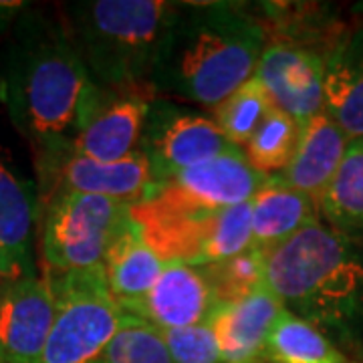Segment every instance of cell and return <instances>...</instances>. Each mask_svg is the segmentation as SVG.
<instances>
[{
  "label": "cell",
  "instance_id": "obj_1",
  "mask_svg": "<svg viewBox=\"0 0 363 363\" xmlns=\"http://www.w3.org/2000/svg\"><path fill=\"white\" fill-rule=\"evenodd\" d=\"M2 95L13 123L35 150L37 169L69 156L109 97L91 79L65 25L39 13L16 25Z\"/></svg>",
  "mask_w": 363,
  "mask_h": 363
},
{
  "label": "cell",
  "instance_id": "obj_2",
  "mask_svg": "<svg viewBox=\"0 0 363 363\" xmlns=\"http://www.w3.org/2000/svg\"><path fill=\"white\" fill-rule=\"evenodd\" d=\"M267 33L224 2L172 4L152 69L156 99L214 109L255 77Z\"/></svg>",
  "mask_w": 363,
  "mask_h": 363
},
{
  "label": "cell",
  "instance_id": "obj_3",
  "mask_svg": "<svg viewBox=\"0 0 363 363\" xmlns=\"http://www.w3.org/2000/svg\"><path fill=\"white\" fill-rule=\"evenodd\" d=\"M267 286L335 345L363 339V240L313 222L267 252Z\"/></svg>",
  "mask_w": 363,
  "mask_h": 363
},
{
  "label": "cell",
  "instance_id": "obj_4",
  "mask_svg": "<svg viewBox=\"0 0 363 363\" xmlns=\"http://www.w3.org/2000/svg\"><path fill=\"white\" fill-rule=\"evenodd\" d=\"M172 4L164 0H85L67 6V35L104 93L156 99L152 69Z\"/></svg>",
  "mask_w": 363,
  "mask_h": 363
},
{
  "label": "cell",
  "instance_id": "obj_5",
  "mask_svg": "<svg viewBox=\"0 0 363 363\" xmlns=\"http://www.w3.org/2000/svg\"><path fill=\"white\" fill-rule=\"evenodd\" d=\"M131 220L162 262L208 267L252 247L250 202L204 208L156 188L130 208Z\"/></svg>",
  "mask_w": 363,
  "mask_h": 363
},
{
  "label": "cell",
  "instance_id": "obj_6",
  "mask_svg": "<svg viewBox=\"0 0 363 363\" xmlns=\"http://www.w3.org/2000/svg\"><path fill=\"white\" fill-rule=\"evenodd\" d=\"M130 204L104 196L55 192L45 200L40 252L45 272L104 269L107 250L130 224Z\"/></svg>",
  "mask_w": 363,
  "mask_h": 363
},
{
  "label": "cell",
  "instance_id": "obj_7",
  "mask_svg": "<svg viewBox=\"0 0 363 363\" xmlns=\"http://www.w3.org/2000/svg\"><path fill=\"white\" fill-rule=\"evenodd\" d=\"M45 277L57 311L40 363H93L133 317L111 297L104 269Z\"/></svg>",
  "mask_w": 363,
  "mask_h": 363
},
{
  "label": "cell",
  "instance_id": "obj_8",
  "mask_svg": "<svg viewBox=\"0 0 363 363\" xmlns=\"http://www.w3.org/2000/svg\"><path fill=\"white\" fill-rule=\"evenodd\" d=\"M236 150L212 116L188 105L152 99L142 140V154L150 164L156 186L184 169Z\"/></svg>",
  "mask_w": 363,
  "mask_h": 363
},
{
  "label": "cell",
  "instance_id": "obj_9",
  "mask_svg": "<svg viewBox=\"0 0 363 363\" xmlns=\"http://www.w3.org/2000/svg\"><path fill=\"white\" fill-rule=\"evenodd\" d=\"M255 77L267 91L272 107L293 117L303 128L325 111V52L293 40L267 43Z\"/></svg>",
  "mask_w": 363,
  "mask_h": 363
},
{
  "label": "cell",
  "instance_id": "obj_10",
  "mask_svg": "<svg viewBox=\"0 0 363 363\" xmlns=\"http://www.w3.org/2000/svg\"><path fill=\"white\" fill-rule=\"evenodd\" d=\"M51 281L30 274L0 289V363H40L55 321Z\"/></svg>",
  "mask_w": 363,
  "mask_h": 363
},
{
  "label": "cell",
  "instance_id": "obj_11",
  "mask_svg": "<svg viewBox=\"0 0 363 363\" xmlns=\"http://www.w3.org/2000/svg\"><path fill=\"white\" fill-rule=\"evenodd\" d=\"M37 172L45 200L55 192H79L113 198L133 206L156 190L152 169L142 152L119 162H95L69 154Z\"/></svg>",
  "mask_w": 363,
  "mask_h": 363
},
{
  "label": "cell",
  "instance_id": "obj_12",
  "mask_svg": "<svg viewBox=\"0 0 363 363\" xmlns=\"http://www.w3.org/2000/svg\"><path fill=\"white\" fill-rule=\"evenodd\" d=\"M218 305L204 267L166 262L156 285L131 317L157 331H169L204 323Z\"/></svg>",
  "mask_w": 363,
  "mask_h": 363
},
{
  "label": "cell",
  "instance_id": "obj_13",
  "mask_svg": "<svg viewBox=\"0 0 363 363\" xmlns=\"http://www.w3.org/2000/svg\"><path fill=\"white\" fill-rule=\"evenodd\" d=\"M269 178L252 168L245 152L236 147L184 169L156 188L196 206L230 208L250 202Z\"/></svg>",
  "mask_w": 363,
  "mask_h": 363
},
{
  "label": "cell",
  "instance_id": "obj_14",
  "mask_svg": "<svg viewBox=\"0 0 363 363\" xmlns=\"http://www.w3.org/2000/svg\"><path fill=\"white\" fill-rule=\"evenodd\" d=\"M37 220L35 188L0 147V271L11 283L35 272L33 236Z\"/></svg>",
  "mask_w": 363,
  "mask_h": 363
},
{
  "label": "cell",
  "instance_id": "obj_15",
  "mask_svg": "<svg viewBox=\"0 0 363 363\" xmlns=\"http://www.w3.org/2000/svg\"><path fill=\"white\" fill-rule=\"evenodd\" d=\"M283 311V303L269 286L240 301L220 303L208 321L218 337L224 363H262L267 337Z\"/></svg>",
  "mask_w": 363,
  "mask_h": 363
},
{
  "label": "cell",
  "instance_id": "obj_16",
  "mask_svg": "<svg viewBox=\"0 0 363 363\" xmlns=\"http://www.w3.org/2000/svg\"><path fill=\"white\" fill-rule=\"evenodd\" d=\"M323 97L347 140L363 138V23L339 33L325 51Z\"/></svg>",
  "mask_w": 363,
  "mask_h": 363
},
{
  "label": "cell",
  "instance_id": "obj_17",
  "mask_svg": "<svg viewBox=\"0 0 363 363\" xmlns=\"http://www.w3.org/2000/svg\"><path fill=\"white\" fill-rule=\"evenodd\" d=\"M150 104L152 99L142 95H109L71 154L95 162H119L140 154Z\"/></svg>",
  "mask_w": 363,
  "mask_h": 363
},
{
  "label": "cell",
  "instance_id": "obj_18",
  "mask_svg": "<svg viewBox=\"0 0 363 363\" xmlns=\"http://www.w3.org/2000/svg\"><path fill=\"white\" fill-rule=\"evenodd\" d=\"M347 143L350 140L341 128L327 111H321L301 128L295 156L279 176L295 190L309 196L319 208L329 182L345 156Z\"/></svg>",
  "mask_w": 363,
  "mask_h": 363
},
{
  "label": "cell",
  "instance_id": "obj_19",
  "mask_svg": "<svg viewBox=\"0 0 363 363\" xmlns=\"http://www.w3.org/2000/svg\"><path fill=\"white\" fill-rule=\"evenodd\" d=\"M317 220H321L317 204L281 176H271L250 200L252 247L264 255Z\"/></svg>",
  "mask_w": 363,
  "mask_h": 363
},
{
  "label": "cell",
  "instance_id": "obj_20",
  "mask_svg": "<svg viewBox=\"0 0 363 363\" xmlns=\"http://www.w3.org/2000/svg\"><path fill=\"white\" fill-rule=\"evenodd\" d=\"M162 271V259L145 242L140 226L130 220L104 260L105 283L121 311L131 317L156 285Z\"/></svg>",
  "mask_w": 363,
  "mask_h": 363
},
{
  "label": "cell",
  "instance_id": "obj_21",
  "mask_svg": "<svg viewBox=\"0 0 363 363\" xmlns=\"http://www.w3.org/2000/svg\"><path fill=\"white\" fill-rule=\"evenodd\" d=\"M319 218L333 230L363 240V138L347 143L345 156L319 202Z\"/></svg>",
  "mask_w": 363,
  "mask_h": 363
},
{
  "label": "cell",
  "instance_id": "obj_22",
  "mask_svg": "<svg viewBox=\"0 0 363 363\" xmlns=\"http://www.w3.org/2000/svg\"><path fill=\"white\" fill-rule=\"evenodd\" d=\"M262 363H355L311 323L281 313L264 343Z\"/></svg>",
  "mask_w": 363,
  "mask_h": 363
},
{
  "label": "cell",
  "instance_id": "obj_23",
  "mask_svg": "<svg viewBox=\"0 0 363 363\" xmlns=\"http://www.w3.org/2000/svg\"><path fill=\"white\" fill-rule=\"evenodd\" d=\"M298 133L301 128L297 121L272 107L242 152L257 172L264 176H279L295 156Z\"/></svg>",
  "mask_w": 363,
  "mask_h": 363
},
{
  "label": "cell",
  "instance_id": "obj_24",
  "mask_svg": "<svg viewBox=\"0 0 363 363\" xmlns=\"http://www.w3.org/2000/svg\"><path fill=\"white\" fill-rule=\"evenodd\" d=\"M271 109L272 104L267 91L262 89L259 79L252 77L212 109V119L234 147L245 150Z\"/></svg>",
  "mask_w": 363,
  "mask_h": 363
},
{
  "label": "cell",
  "instance_id": "obj_25",
  "mask_svg": "<svg viewBox=\"0 0 363 363\" xmlns=\"http://www.w3.org/2000/svg\"><path fill=\"white\" fill-rule=\"evenodd\" d=\"M218 303H234L267 286V255L255 247L233 259L204 267Z\"/></svg>",
  "mask_w": 363,
  "mask_h": 363
},
{
  "label": "cell",
  "instance_id": "obj_26",
  "mask_svg": "<svg viewBox=\"0 0 363 363\" xmlns=\"http://www.w3.org/2000/svg\"><path fill=\"white\" fill-rule=\"evenodd\" d=\"M93 363H172V357L157 329L131 319Z\"/></svg>",
  "mask_w": 363,
  "mask_h": 363
},
{
  "label": "cell",
  "instance_id": "obj_27",
  "mask_svg": "<svg viewBox=\"0 0 363 363\" xmlns=\"http://www.w3.org/2000/svg\"><path fill=\"white\" fill-rule=\"evenodd\" d=\"M160 333L166 341L172 363H224L220 343L210 321Z\"/></svg>",
  "mask_w": 363,
  "mask_h": 363
},
{
  "label": "cell",
  "instance_id": "obj_28",
  "mask_svg": "<svg viewBox=\"0 0 363 363\" xmlns=\"http://www.w3.org/2000/svg\"><path fill=\"white\" fill-rule=\"evenodd\" d=\"M23 9H25L23 2H0V28L6 23H11Z\"/></svg>",
  "mask_w": 363,
  "mask_h": 363
},
{
  "label": "cell",
  "instance_id": "obj_29",
  "mask_svg": "<svg viewBox=\"0 0 363 363\" xmlns=\"http://www.w3.org/2000/svg\"><path fill=\"white\" fill-rule=\"evenodd\" d=\"M0 281H2V271H0Z\"/></svg>",
  "mask_w": 363,
  "mask_h": 363
}]
</instances>
